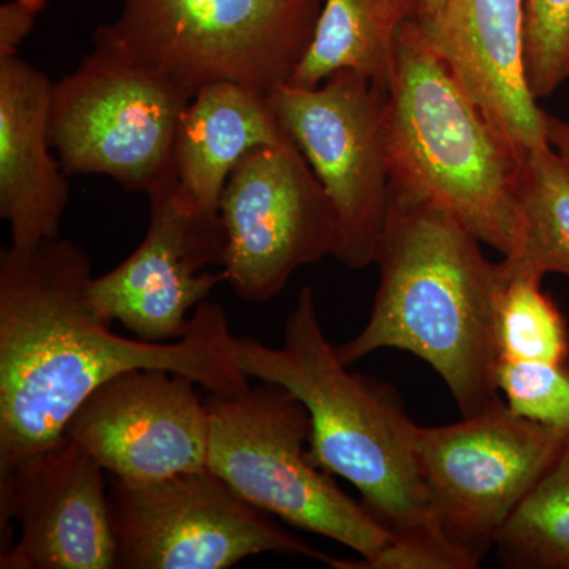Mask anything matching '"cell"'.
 <instances>
[{
    "instance_id": "1",
    "label": "cell",
    "mask_w": 569,
    "mask_h": 569,
    "mask_svg": "<svg viewBox=\"0 0 569 569\" xmlns=\"http://www.w3.org/2000/svg\"><path fill=\"white\" fill-rule=\"evenodd\" d=\"M92 277L69 239L0 250V471L62 441L81 403L127 370H171L209 395L250 388L222 306L203 302L173 342L122 337L93 307Z\"/></svg>"
},
{
    "instance_id": "2",
    "label": "cell",
    "mask_w": 569,
    "mask_h": 569,
    "mask_svg": "<svg viewBox=\"0 0 569 569\" xmlns=\"http://www.w3.org/2000/svg\"><path fill=\"white\" fill-rule=\"evenodd\" d=\"M376 263L380 284L362 331L336 347L343 365L408 351L447 385L462 417L501 402L497 310L509 282L481 241L451 212L391 198Z\"/></svg>"
},
{
    "instance_id": "3",
    "label": "cell",
    "mask_w": 569,
    "mask_h": 569,
    "mask_svg": "<svg viewBox=\"0 0 569 569\" xmlns=\"http://www.w3.org/2000/svg\"><path fill=\"white\" fill-rule=\"evenodd\" d=\"M236 356L247 377L279 385L305 403L310 460L353 485L391 541L455 548L430 512L417 458L418 425L388 385L340 361L321 328L312 287L299 291L282 346L236 337Z\"/></svg>"
},
{
    "instance_id": "4",
    "label": "cell",
    "mask_w": 569,
    "mask_h": 569,
    "mask_svg": "<svg viewBox=\"0 0 569 569\" xmlns=\"http://www.w3.org/2000/svg\"><path fill=\"white\" fill-rule=\"evenodd\" d=\"M391 198L438 206L508 257L519 238L522 156L419 36H397L387 96Z\"/></svg>"
},
{
    "instance_id": "5",
    "label": "cell",
    "mask_w": 569,
    "mask_h": 569,
    "mask_svg": "<svg viewBox=\"0 0 569 569\" xmlns=\"http://www.w3.org/2000/svg\"><path fill=\"white\" fill-rule=\"evenodd\" d=\"M323 0H122L97 26L107 44L163 74L190 97L216 82L261 93L293 80Z\"/></svg>"
},
{
    "instance_id": "6",
    "label": "cell",
    "mask_w": 569,
    "mask_h": 569,
    "mask_svg": "<svg viewBox=\"0 0 569 569\" xmlns=\"http://www.w3.org/2000/svg\"><path fill=\"white\" fill-rule=\"evenodd\" d=\"M208 468L246 501L298 529L372 557L389 533L361 501L309 458L312 432L301 400L274 383L238 396L209 395Z\"/></svg>"
},
{
    "instance_id": "7",
    "label": "cell",
    "mask_w": 569,
    "mask_h": 569,
    "mask_svg": "<svg viewBox=\"0 0 569 569\" xmlns=\"http://www.w3.org/2000/svg\"><path fill=\"white\" fill-rule=\"evenodd\" d=\"M190 100L163 74L93 43L52 88V149L67 176H108L149 197L176 181V140Z\"/></svg>"
},
{
    "instance_id": "8",
    "label": "cell",
    "mask_w": 569,
    "mask_h": 569,
    "mask_svg": "<svg viewBox=\"0 0 569 569\" xmlns=\"http://www.w3.org/2000/svg\"><path fill=\"white\" fill-rule=\"evenodd\" d=\"M569 440L505 400L445 426H418L417 458L445 538L479 567L498 535Z\"/></svg>"
},
{
    "instance_id": "9",
    "label": "cell",
    "mask_w": 569,
    "mask_h": 569,
    "mask_svg": "<svg viewBox=\"0 0 569 569\" xmlns=\"http://www.w3.org/2000/svg\"><path fill=\"white\" fill-rule=\"evenodd\" d=\"M388 89L351 70L317 88L280 86L269 93L284 133L305 153L339 217L335 257L351 269L377 261L391 203Z\"/></svg>"
},
{
    "instance_id": "10",
    "label": "cell",
    "mask_w": 569,
    "mask_h": 569,
    "mask_svg": "<svg viewBox=\"0 0 569 569\" xmlns=\"http://www.w3.org/2000/svg\"><path fill=\"white\" fill-rule=\"evenodd\" d=\"M219 216L227 233L224 283L242 301H271L298 269L335 257L339 247L335 204L290 137L236 164Z\"/></svg>"
},
{
    "instance_id": "11",
    "label": "cell",
    "mask_w": 569,
    "mask_h": 569,
    "mask_svg": "<svg viewBox=\"0 0 569 569\" xmlns=\"http://www.w3.org/2000/svg\"><path fill=\"white\" fill-rule=\"evenodd\" d=\"M108 478L119 568L227 569L260 553L328 560L209 468L142 485Z\"/></svg>"
},
{
    "instance_id": "12",
    "label": "cell",
    "mask_w": 569,
    "mask_h": 569,
    "mask_svg": "<svg viewBox=\"0 0 569 569\" xmlns=\"http://www.w3.org/2000/svg\"><path fill=\"white\" fill-rule=\"evenodd\" d=\"M149 224L129 258L92 277L89 298L108 323L148 342L182 339L193 312L224 282L227 233L219 212L194 204L171 181L149 194Z\"/></svg>"
},
{
    "instance_id": "13",
    "label": "cell",
    "mask_w": 569,
    "mask_h": 569,
    "mask_svg": "<svg viewBox=\"0 0 569 569\" xmlns=\"http://www.w3.org/2000/svg\"><path fill=\"white\" fill-rule=\"evenodd\" d=\"M192 378L133 369L96 389L63 437L130 485L208 468L209 411Z\"/></svg>"
},
{
    "instance_id": "14",
    "label": "cell",
    "mask_w": 569,
    "mask_h": 569,
    "mask_svg": "<svg viewBox=\"0 0 569 569\" xmlns=\"http://www.w3.org/2000/svg\"><path fill=\"white\" fill-rule=\"evenodd\" d=\"M104 473L74 441L0 471V526L20 538L3 550L2 569H116L119 548Z\"/></svg>"
},
{
    "instance_id": "15",
    "label": "cell",
    "mask_w": 569,
    "mask_h": 569,
    "mask_svg": "<svg viewBox=\"0 0 569 569\" xmlns=\"http://www.w3.org/2000/svg\"><path fill=\"white\" fill-rule=\"evenodd\" d=\"M413 24L516 149L548 142V112L527 82L522 0H447Z\"/></svg>"
},
{
    "instance_id": "16",
    "label": "cell",
    "mask_w": 569,
    "mask_h": 569,
    "mask_svg": "<svg viewBox=\"0 0 569 569\" xmlns=\"http://www.w3.org/2000/svg\"><path fill=\"white\" fill-rule=\"evenodd\" d=\"M54 81L18 56L0 59V217L11 246L31 249L61 238L70 200L51 144Z\"/></svg>"
},
{
    "instance_id": "17",
    "label": "cell",
    "mask_w": 569,
    "mask_h": 569,
    "mask_svg": "<svg viewBox=\"0 0 569 569\" xmlns=\"http://www.w3.org/2000/svg\"><path fill=\"white\" fill-rule=\"evenodd\" d=\"M269 96L233 82L200 89L183 111L176 140L179 189L206 211L219 212L228 178L242 159L287 140Z\"/></svg>"
},
{
    "instance_id": "18",
    "label": "cell",
    "mask_w": 569,
    "mask_h": 569,
    "mask_svg": "<svg viewBox=\"0 0 569 569\" xmlns=\"http://www.w3.org/2000/svg\"><path fill=\"white\" fill-rule=\"evenodd\" d=\"M415 17L417 0H323L291 84L317 88L337 71L351 70L388 89L397 36Z\"/></svg>"
},
{
    "instance_id": "19",
    "label": "cell",
    "mask_w": 569,
    "mask_h": 569,
    "mask_svg": "<svg viewBox=\"0 0 569 569\" xmlns=\"http://www.w3.org/2000/svg\"><path fill=\"white\" fill-rule=\"evenodd\" d=\"M518 201V244L501 260L508 279H569V170L549 142L523 152Z\"/></svg>"
},
{
    "instance_id": "20",
    "label": "cell",
    "mask_w": 569,
    "mask_h": 569,
    "mask_svg": "<svg viewBox=\"0 0 569 569\" xmlns=\"http://www.w3.org/2000/svg\"><path fill=\"white\" fill-rule=\"evenodd\" d=\"M498 560L512 569H569V440L505 523Z\"/></svg>"
},
{
    "instance_id": "21",
    "label": "cell",
    "mask_w": 569,
    "mask_h": 569,
    "mask_svg": "<svg viewBox=\"0 0 569 569\" xmlns=\"http://www.w3.org/2000/svg\"><path fill=\"white\" fill-rule=\"evenodd\" d=\"M537 277L509 279L497 310L500 359L560 362L569 358L567 318Z\"/></svg>"
},
{
    "instance_id": "22",
    "label": "cell",
    "mask_w": 569,
    "mask_h": 569,
    "mask_svg": "<svg viewBox=\"0 0 569 569\" xmlns=\"http://www.w3.org/2000/svg\"><path fill=\"white\" fill-rule=\"evenodd\" d=\"M497 387L516 415L569 437V358L560 362L500 359Z\"/></svg>"
},
{
    "instance_id": "23",
    "label": "cell",
    "mask_w": 569,
    "mask_h": 569,
    "mask_svg": "<svg viewBox=\"0 0 569 569\" xmlns=\"http://www.w3.org/2000/svg\"><path fill=\"white\" fill-rule=\"evenodd\" d=\"M527 82L535 99L569 80V0H522Z\"/></svg>"
},
{
    "instance_id": "24",
    "label": "cell",
    "mask_w": 569,
    "mask_h": 569,
    "mask_svg": "<svg viewBox=\"0 0 569 569\" xmlns=\"http://www.w3.org/2000/svg\"><path fill=\"white\" fill-rule=\"evenodd\" d=\"M48 0H9L0 7V59L20 54Z\"/></svg>"
},
{
    "instance_id": "25",
    "label": "cell",
    "mask_w": 569,
    "mask_h": 569,
    "mask_svg": "<svg viewBox=\"0 0 569 569\" xmlns=\"http://www.w3.org/2000/svg\"><path fill=\"white\" fill-rule=\"evenodd\" d=\"M546 138L550 148L557 152L561 162L569 170V122L557 116L548 114L546 118Z\"/></svg>"
},
{
    "instance_id": "26",
    "label": "cell",
    "mask_w": 569,
    "mask_h": 569,
    "mask_svg": "<svg viewBox=\"0 0 569 569\" xmlns=\"http://www.w3.org/2000/svg\"><path fill=\"white\" fill-rule=\"evenodd\" d=\"M418 2V9H419V17L427 18V17H433V14H437L438 11L443 9L445 3H447V0H417Z\"/></svg>"
}]
</instances>
